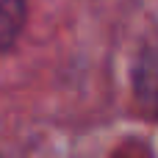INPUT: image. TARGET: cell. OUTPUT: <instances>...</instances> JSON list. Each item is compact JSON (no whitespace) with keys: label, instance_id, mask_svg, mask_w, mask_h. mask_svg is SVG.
I'll return each mask as SVG.
<instances>
[{"label":"cell","instance_id":"1","mask_svg":"<svg viewBox=\"0 0 158 158\" xmlns=\"http://www.w3.org/2000/svg\"><path fill=\"white\" fill-rule=\"evenodd\" d=\"M25 17H28L25 0H0V53L14 47V42L25 28Z\"/></svg>","mask_w":158,"mask_h":158}]
</instances>
